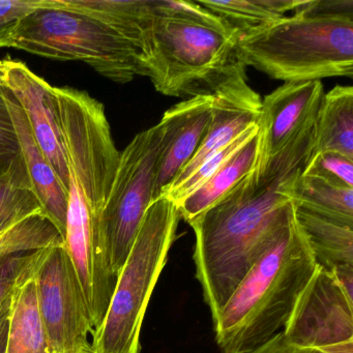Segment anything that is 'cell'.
Instances as JSON below:
<instances>
[{"label":"cell","mask_w":353,"mask_h":353,"mask_svg":"<svg viewBox=\"0 0 353 353\" xmlns=\"http://www.w3.org/2000/svg\"><path fill=\"white\" fill-rule=\"evenodd\" d=\"M22 159L15 125L5 94L0 88V169L8 170Z\"/></svg>","instance_id":"484cf974"},{"label":"cell","mask_w":353,"mask_h":353,"mask_svg":"<svg viewBox=\"0 0 353 353\" xmlns=\"http://www.w3.org/2000/svg\"><path fill=\"white\" fill-rule=\"evenodd\" d=\"M47 250L16 254L0 259V307L20 286L34 276Z\"/></svg>","instance_id":"603a6c76"},{"label":"cell","mask_w":353,"mask_h":353,"mask_svg":"<svg viewBox=\"0 0 353 353\" xmlns=\"http://www.w3.org/2000/svg\"><path fill=\"white\" fill-rule=\"evenodd\" d=\"M283 334L301 349H319L353 341V299L332 272L317 265L301 292Z\"/></svg>","instance_id":"9c48e42d"},{"label":"cell","mask_w":353,"mask_h":353,"mask_svg":"<svg viewBox=\"0 0 353 353\" xmlns=\"http://www.w3.org/2000/svg\"><path fill=\"white\" fill-rule=\"evenodd\" d=\"M316 268L294 212L214 320L221 352H250L282 332Z\"/></svg>","instance_id":"7a4b0ae2"},{"label":"cell","mask_w":353,"mask_h":353,"mask_svg":"<svg viewBox=\"0 0 353 353\" xmlns=\"http://www.w3.org/2000/svg\"><path fill=\"white\" fill-rule=\"evenodd\" d=\"M44 5L45 0H0V48H13L22 20Z\"/></svg>","instance_id":"d4e9b609"},{"label":"cell","mask_w":353,"mask_h":353,"mask_svg":"<svg viewBox=\"0 0 353 353\" xmlns=\"http://www.w3.org/2000/svg\"><path fill=\"white\" fill-rule=\"evenodd\" d=\"M295 218L307 237L317 265L328 272L336 266L353 265V225L297 205Z\"/></svg>","instance_id":"e0dca14e"},{"label":"cell","mask_w":353,"mask_h":353,"mask_svg":"<svg viewBox=\"0 0 353 353\" xmlns=\"http://www.w3.org/2000/svg\"><path fill=\"white\" fill-rule=\"evenodd\" d=\"M3 171H6V170H3V169H0V172H3Z\"/></svg>","instance_id":"f546056e"},{"label":"cell","mask_w":353,"mask_h":353,"mask_svg":"<svg viewBox=\"0 0 353 353\" xmlns=\"http://www.w3.org/2000/svg\"><path fill=\"white\" fill-rule=\"evenodd\" d=\"M332 152L353 160V88L334 86L323 94L314 123L313 154Z\"/></svg>","instance_id":"9a60e30c"},{"label":"cell","mask_w":353,"mask_h":353,"mask_svg":"<svg viewBox=\"0 0 353 353\" xmlns=\"http://www.w3.org/2000/svg\"><path fill=\"white\" fill-rule=\"evenodd\" d=\"M212 96L194 97L166 111L158 123L161 148L157 164V198L192 160L212 119Z\"/></svg>","instance_id":"4fadbf2b"},{"label":"cell","mask_w":353,"mask_h":353,"mask_svg":"<svg viewBox=\"0 0 353 353\" xmlns=\"http://www.w3.org/2000/svg\"><path fill=\"white\" fill-rule=\"evenodd\" d=\"M239 37L199 1L145 0L139 63L164 96H212L245 69Z\"/></svg>","instance_id":"6da1fadb"},{"label":"cell","mask_w":353,"mask_h":353,"mask_svg":"<svg viewBox=\"0 0 353 353\" xmlns=\"http://www.w3.org/2000/svg\"><path fill=\"white\" fill-rule=\"evenodd\" d=\"M8 107L15 125L16 134L19 140L22 158L32 183V190L38 197L43 212L59 229L65 239L67 226L68 193L63 189L57 173L53 170L46 156L39 148L26 115L16 104L11 96L3 92Z\"/></svg>","instance_id":"5bb4252c"},{"label":"cell","mask_w":353,"mask_h":353,"mask_svg":"<svg viewBox=\"0 0 353 353\" xmlns=\"http://www.w3.org/2000/svg\"><path fill=\"white\" fill-rule=\"evenodd\" d=\"M212 99V119L203 141L192 160L165 190L183 183L212 154L226 148L252 125H257L262 100L248 84L245 69L225 81Z\"/></svg>","instance_id":"7c38bea8"},{"label":"cell","mask_w":353,"mask_h":353,"mask_svg":"<svg viewBox=\"0 0 353 353\" xmlns=\"http://www.w3.org/2000/svg\"><path fill=\"white\" fill-rule=\"evenodd\" d=\"M63 245L65 239L50 219L34 214L0 234V259Z\"/></svg>","instance_id":"7402d4cb"},{"label":"cell","mask_w":353,"mask_h":353,"mask_svg":"<svg viewBox=\"0 0 353 353\" xmlns=\"http://www.w3.org/2000/svg\"><path fill=\"white\" fill-rule=\"evenodd\" d=\"M247 353H321L316 349H301L292 346L287 342L282 332L276 334L268 342Z\"/></svg>","instance_id":"4316f807"},{"label":"cell","mask_w":353,"mask_h":353,"mask_svg":"<svg viewBox=\"0 0 353 353\" xmlns=\"http://www.w3.org/2000/svg\"><path fill=\"white\" fill-rule=\"evenodd\" d=\"M239 54L285 83L352 77L353 0H301L290 17L239 39Z\"/></svg>","instance_id":"3957f363"},{"label":"cell","mask_w":353,"mask_h":353,"mask_svg":"<svg viewBox=\"0 0 353 353\" xmlns=\"http://www.w3.org/2000/svg\"><path fill=\"white\" fill-rule=\"evenodd\" d=\"M295 204L326 218L353 225V189L301 173L293 187Z\"/></svg>","instance_id":"ffe728a7"},{"label":"cell","mask_w":353,"mask_h":353,"mask_svg":"<svg viewBox=\"0 0 353 353\" xmlns=\"http://www.w3.org/2000/svg\"><path fill=\"white\" fill-rule=\"evenodd\" d=\"M303 173L353 189V160L332 152L312 154Z\"/></svg>","instance_id":"cb8c5ba5"},{"label":"cell","mask_w":353,"mask_h":353,"mask_svg":"<svg viewBox=\"0 0 353 353\" xmlns=\"http://www.w3.org/2000/svg\"><path fill=\"white\" fill-rule=\"evenodd\" d=\"M39 311L54 353H94V328L65 245L47 250L34 276Z\"/></svg>","instance_id":"ba28073f"},{"label":"cell","mask_w":353,"mask_h":353,"mask_svg":"<svg viewBox=\"0 0 353 353\" xmlns=\"http://www.w3.org/2000/svg\"><path fill=\"white\" fill-rule=\"evenodd\" d=\"M301 0H199L204 8L230 26L239 39L294 12Z\"/></svg>","instance_id":"d6986e66"},{"label":"cell","mask_w":353,"mask_h":353,"mask_svg":"<svg viewBox=\"0 0 353 353\" xmlns=\"http://www.w3.org/2000/svg\"><path fill=\"white\" fill-rule=\"evenodd\" d=\"M13 48L46 59L81 61L117 83L141 76L135 49L104 22L45 0L26 16L16 32Z\"/></svg>","instance_id":"5b68a950"},{"label":"cell","mask_w":353,"mask_h":353,"mask_svg":"<svg viewBox=\"0 0 353 353\" xmlns=\"http://www.w3.org/2000/svg\"><path fill=\"white\" fill-rule=\"evenodd\" d=\"M179 220L177 206L166 196L150 204L117 276L106 316L92 334V352L140 353L142 322Z\"/></svg>","instance_id":"277c9868"},{"label":"cell","mask_w":353,"mask_h":353,"mask_svg":"<svg viewBox=\"0 0 353 353\" xmlns=\"http://www.w3.org/2000/svg\"><path fill=\"white\" fill-rule=\"evenodd\" d=\"M44 214L23 159L0 172V234L34 214Z\"/></svg>","instance_id":"44dd1931"},{"label":"cell","mask_w":353,"mask_h":353,"mask_svg":"<svg viewBox=\"0 0 353 353\" xmlns=\"http://www.w3.org/2000/svg\"><path fill=\"white\" fill-rule=\"evenodd\" d=\"M15 294V293H14ZM14 296V295H13ZM13 296L0 307V353H6Z\"/></svg>","instance_id":"83f0119b"},{"label":"cell","mask_w":353,"mask_h":353,"mask_svg":"<svg viewBox=\"0 0 353 353\" xmlns=\"http://www.w3.org/2000/svg\"><path fill=\"white\" fill-rule=\"evenodd\" d=\"M323 94L321 81L292 82L283 84L262 100L255 170H263L272 157L315 121Z\"/></svg>","instance_id":"8fae6325"},{"label":"cell","mask_w":353,"mask_h":353,"mask_svg":"<svg viewBox=\"0 0 353 353\" xmlns=\"http://www.w3.org/2000/svg\"><path fill=\"white\" fill-rule=\"evenodd\" d=\"M160 148L158 123L132 139L121 152L110 193L97 221L109 268L117 280L144 216L157 199L154 183Z\"/></svg>","instance_id":"52a82bcc"},{"label":"cell","mask_w":353,"mask_h":353,"mask_svg":"<svg viewBox=\"0 0 353 353\" xmlns=\"http://www.w3.org/2000/svg\"><path fill=\"white\" fill-rule=\"evenodd\" d=\"M318 351L321 353H353V341L324 347Z\"/></svg>","instance_id":"f1b7e54d"},{"label":"cell","mask_w":353,"mask_h":353,"mask_svg":"<svg viewBox=\"0 0 353 353\" xmlns=\"http://www.w3.org/2000/svg\"><path fill=\"white\" fill-rule=\"evenodd\" d=\"M6 353H54L39 311L34 276L14 294Z\"/></svg>","instance_id":"ac0fdd59"},{"label":"cell","mask_w":353,"mask_h":353,"mask_svg":"<svg viewBox=\"0 0 353 353\" xmlns=\"http://www.w3.org/2000/svg\"><path fill=\"white\" fill-rule=\"evenodd\" d=\"M0 88L13 98L26 115L39 148L68 193L70 173L54 86L26 63L7 57L0 59Z\"/></svg>","instance_id":"30bf717a"},{"label":"cell","mask_w":353,"mask_h":353,"mask_svg":"<svg viewBox=\"0 0 353 353\" xmlns=\"http://www.w3.org/2000/svg\"><path fill=\"white\" fill-rule=\"evenodd\" d=\"M70 176L76 181L92 218L110 193L121 152L111 135L104 105L88 92L55 88Z\"/></svg>","instance_id":"8992f818"},{"label":"cell","mask_w":353,"mask_h":353,"mask_svg":"<svg viewBox=\"0 0 353 353\" xmlns=\"http://www.w3.org/2000/svg\"><path fill=\"white\" fill-rule=\"evenodd\" d=\"M258 154V133L239 148L202 185L194 190L179 204L181 219L189 224L226 195L243 177L255 168Z\"/></svg>","instance_id":"2e32d148"}]
</instances>
